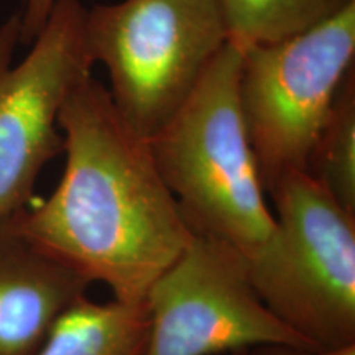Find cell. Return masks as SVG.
I'll return each mask as SVG.
<instances>
[{
	"mask_svg": "<svg viewBox=\"0 0 355 355\" xmlns=\"http://www.w3.org/2000/svg\"><path fill=\"white\" fill-rule=\"evenodd\" d=\"M64 173L51 196L17 212L26 237L112 298L145 303L153 282L193 237L148 140L89 76L58 115Z\"/></svg>",
	"mask_w": 355,
	"mask_h": 355,
	"instance_id": "obj_1",
	"label": "cell"
},
{
	"mask_svg": "<svg viewBox=\"0 0 355 355\" xmlns=\"http://www.w3.org/2000/svg\"><path fill=\"white\" fill-rule=\"evenodd\" d=\"M241 61L242 46L229 38L148 146L191 230L250 260L272 235L275 217L239 105Z\"/></svg>",
	"mask_w": 355,
	"mask_h": 355,
	"instance_id": "obj_2",
	"label": "cell"
},
{
	"mask_svg": "<svg viewBox=\"0 0 355 355\" xmlns=\"http://www.w3.org/2000/svg\"><path fill=\"white\" fill-rule=\"evenodd\" d=\"M268 194L273 232L248 260L260 300L314 349L355 344V214L306 171Z\"/></svg>",
	"mask_w": 355,
	"mask_h": 355,
	"instance_id": "obj_3",
	"label": "cell"
},
{
	"mask_svg": "<svg viewBox=\"0 0 355 355\" xmlns=\"http://www.w3.org/2000/svg\"><path fill=\"white\" fill-rule=\"evenodd\" d=\"M229 38L219 0H122L86 12L89 55L107 69L117 112L146 140L183 107Z\"/></svg>",
	"mask_w": 355,
	"mask_h": 355,
	"instance_id": "obj_4",
	"label": "cell"
},
{
	"mask_svg": "<svg viewBox=\"0 0 355 355\" xmlns=\"http://www.w3.org/2000/svg\"><path fill=\"white\" fill-rule=\"evenodd\" d=\"M355 58V0L291 37L242 46L239 105L266 193L306 171Z\"/></svg>",
	"mask_w": 355,
	"mask_h": 355,
	"instance_id": "obj_5",
	"label": "cell"
},
{
	"mask_svg": "<svg viewBox=\"0 0 355 355\" xmlns=\"http://www.w3.org/2000/svg\"><path fill=\"white\" fill-rule=\"evenodd\" d=\"M81 0H55L46 24L20 63V15L0 25V220L32 201L40 173L64 148L58 115L91 76Z\"/></svg>",
	"mask_w": 355,
	"mask_h": 355,
	"instance_id": "obj_6",
	"label": "cell"
},
{
	"mask_svg": "<svg viewBox=\"0 0 355 355\" xmlns=\"http://www.w3.org/2000/svg\"><path fill=\"white\" fill-rule=\"evenodd\" d=\"M145 303L146 355H220L260 345L314 349L260 300L247 257L207 235L193 232Z\"/></svg>",
	"mask_w": 355,
	"mask_h": 355,
	"instance_id": "obj_7",
	"label": "cell"
},
{
	"mask_svg": "<svg viewBox=\"0 0 355 355\" xmlns=\"http://www.w3.org/2000/svg\"><path fill=\"white\" fill-rule=\"evenodd\" d=\"M91 283L43 252L12 214L0 220V355H35Z\"/></svg>",
	"mask_w": 355,
	"mask_h": 355,
	"instance_id": "obj_8",
	"label": "cell"
},
{
	"mask_svg": "<svg viewBox=\"0 0 355 355\" xmlns=\"http://www.w3.org/2000/svg\"><path fill=\"white\" fill-rule=\"evenodd\" d=\"M148 337L146 303H97L86 295L61 314L35 355H146Z\"/></svg>",
	"mask_w": 355,
	"mask_h": 355,
	"instance_id": "obj_9",
	"label": "cell"
},
{
	"mask_svg": "<svg viewBox=\"0 0 355 355\" xmlns=\"http://www.w3.org/2000/svg\"><path fill=\"white\" fill-rule=\"evenodd\" d=\"M350 0H219L229 37L241 46L291 37L334 15Z\"/></svg>",
	"mask_w": 355,
	"mask_h": 355,
	"instance_id": "obj_10",
	"label": "cell"
},
{
	"mask_svg": "<svg viewBox=\"0 0 355 355\" xmlns=\"http://www.w3.org/2000/svg\"><path fill=\"white\" fill-rule=\"evenodd\" d=\"M306 173L355 214V78L350 71L329 121L309 155Z\"/></svg>",
	"mask_w": 355,
	"mask_h": 355,
	"instance_id": "obj_11",
	"label": "cell"
},
{
	"mask_svg": "<svg viewBox=\"0 0 355 355\" xmlns=\"http://www.w3.org/2000/svg\"><path fill=\"white\" fill-rule=\"evenodd\" d=\"M55 0H28L24 15H20V42L30 43L37 38L46 24Z\"/></svg>",
	"mask_w": 355,
	"mask_h": 355,
	"instance_id": "obj_12",
	"label": "cell"
},
{
	"mask_svg": "<svg viewBox=\"0 0 355 355\" xmlns=\"http://www.w3.org/2000/svg\"><path fill=\"white\" fill-rule=\"evenodd\" d=\"M248 355H355V344L322 350L291 347V345H260L248 350Z\"/></svg>",
	"mask_w": 355,
	"mask_h": 355,
	"instance_id": "obj_13",
	"label": "cell"
}]
</instances>
